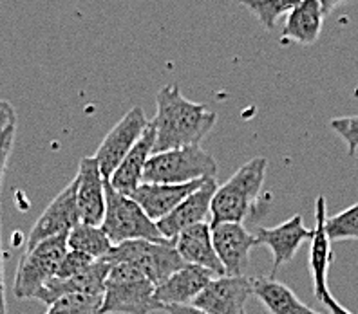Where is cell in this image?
<instances>
[{"label": "cell", "mask_w": 358, "mask_h": 314, "mask_svg": "<svg viewBox=\"0 0 358 314\" xmlns=\"http://www.w3.org/2000/svg\"><path fill=\"white\" fill-rule=\"evenodd\" d=\"M156 107V116L152 119L156 130L154 154L196 147L217 121L215 112L205 103L187 100L176 83L159 89Z\"/></svg>", "instance_id": "1"}, {"label": "cell", "mask_w": 358, "mask_h": 314, "mask_svg": "<svg viewBox=\"0 0 358 314\" xmlns=\"http://www.w3.org/2000/svg\"><path fill=\"white\" fill-rule=\"evenodd\" d=\"M266 157H254L241 166L227 183L217 186L210 208V226L243 223L254 211L266 177Z\"/></svg>", "instance_id": "2"}, {"label": "cell", "mask_w": 358, "mask_h": 314, "mask_svg": "<svg viewBox=\"0 0 358 314\" xmlns=\"http://www.w3.org/2000/svg\"><path fill=\"white\" fill-rule=\"evenodd\" d=\"M156 285L131 264H113L105 280L100 314H150L163 311Z\"/></svg>", "instance_id": "3"}, {"label": "cell", "mask_w": 358, "mask_h": 314, "mask_svg": "<svg viewBox=\"0 0 358 314\" xmlns=\"http://www.w3.org/2000/svg\"><path fill=\"white\" fill-rule=\"evenodd\" d=\"M101 230L107 233L114 246L129 240L169 242L159 233L157 224L145 215L141 206L132 197L116 192L107 179H105V215Z\"/></svg>", "instance_id": "4"}, {"label": "cell", "mask_w": 358, "mask_h": 314, "mask_svg": "<svg viewBox=\"0 0 358 314\" xmlns=\"http://www.w3.org/2000/svg\"><path fill=\"white\" fill-rule=\"evenodd\" d=\"M215 172H217V163L214 157L196 144V147L152 154L145 166L143 183L187 184L214 177Z\"/></svg>", "instance_id": "5"}, {"label": "cell", "mask_w": 358, "mask_h": 314, "mask_svg": "<svg viewBox=\"0 0 358 314\" xmlns=\"http://www.w3.org/2000/svg\"><path fill=\"white\" fill-rule=\"evenodd\" d=\"M67 235H58L24 251L15 276V297L18 300H29L57 276L58 266L67 255Z\"/></svg>", "instance_id": "6"}, {"label": "cell", "mask_w": 358, "mask_h": 314, "mask_svg": "<svg viewBox=\"0 0 358 314\" xmlns=\"http://www.w3.org/2000/svg\"><path fill=\"white\" fill-rule=\"evenodd\" d=\"M107 260L113 264L125 262L143 273L154 285L165 282L176 271L187 266L179 257L174 242H150V240H129L114 246Z\"/></svg>", "instance_id": "7"}, {"label": "cell", "mask_w": 358, "mask_h": 314, "mask_svg": "<svg viewBox=\"0 0 358 314\" xmlns=\"http://www.w3.org/2000/svg\"><path fill=\"white\" fill-rule=\"evenodd\" d=\"M149 127V119L141 107H132L122 119L105 135L98 147L94 159H96L103 179L109 181L114 170L118 168L123 157L132 150L138 140L143 135L145 128Z\"/></svg>", "instance_id": "8"}, {"label": "cell", "mask_w": 358, "mask_h": 314, "mask_svg": "<svg viewBox=\"0 0 358 314\" xmlns=\"http://www.w3.org/2000/svg\"><path fill=\"white\" fill-rule=\"evenodd\" d=\"M80 223L78 208H76V179L71 181L60 193H58L45 211L38 217L35 226L31 227L26 242V251L33 249L36 244L58 235H69V232Z\"/></svg>", "instance_id": "9"}, {"label": "cell", "mask_w": 358, "mask_h": 314, "mask_svg": "<svg viewBox=\"0 0 358 314\" xmlns=\"http://www.w3.org/2000/svg\"><path fill=\"white\" fill-rule=\"evenodd\" d=\"M252 294L254 285L248 276H215L197 294L192 306L208 314H243Z\"/></svg>", "instance_id": "10"}, {"label": "cell", "mask_w": 358, "mask_h": 314, "mask_svg": "<svg viewBox=\"0 0 358 314\" xmlns=\"http://www.w3.org/2000/svg\"><path fill=\"white\" fill-rule=\"evenodd\" d=\"M212 242L227 276H243L248 267L250 251L257 246L255 235L243 223H221L212 226Z\"/></svg>", "instance_id": "11"}, {"label": "cell", "mask_w": 358, "mask_h": 314, "mask_svg": "<svg viewBox=\"0 0 358 314\" xmlns=\"http://www.w3.org/2000/svg\"><path fill=\"white\" fill-rule=\"evenodd\" d=\"M313 230H308L304 226L301 215H293L288 220L280 223L275 227H259L255 233L257 246H266L271 249L273 255V267H271L270 278H275V273L295 258L299 248L306 240L311 242Z\"/></svg>", "instance_id": "12"}, {"label": "cell", "mask_w": 358, "mask_h": 314, "mask_svg": "<svg viewBox=\"0 0 358 314\" xmlns=\"http://www.w3.org/2000/svg\"><path fill=\"white\" fill-rule=\"evenodd\" d=\"M215 190H217V181L214 177H208L196 192L190 193L183 202H179L174 211H171L162 220H157L156 224L159 233L169 242L176 244V239L183 230L196 226L199 223H206L210 217V208H212Z\"/></svg>", "instance_id": "13"}, {"label": "cell", "mask_w": 358, "mask_h": 314, "mask_svg": "<svg viewBox=\"0 0 358 314\" xmlns=\"http://www.w3.org/2000/svg\"><path fill=\"white\" fill-rule=\"evenodd\" d=\"M75 179L80 223L101 226L105 215V179L94 157H83Z\"/></svg>", "instance_id": "14"}, {"label": "cell", "mask_w": 358, "mask_h": 314, "mask_svg": "<svg viewBox=\"0 0 358 314\" xmlns=\"http://www.w3.org/2000/svg\"><path fill=\"white\" fill-rule=\"evenodd\" d=\"M110 267H113V262L101 258V260L92 262L87 269L73 278L49 280L48 284L40 289L35 300H40L44 306L49 307L57 300L69 297V294H101L103 297L105 280H107Z\"/></svg>", "instance_id": "15"}, {"label": "cell", "mask_w": 358, "mask_h": 314, "mask_svg": "<svg viewBox=\"0 0 358 314\" xmlns=\"http://www.w3.org/2000/svg\"><path fill=\"white\" fill-rule=\"evenodd\" d=\"M326 197L319 195L315 201V230L310 248V273L313 278V291L317 300L322 304L333 297L328 287V271L333 260L331 240L326 233Z\"/></svg>", "instance_id": "16"}, {"label": "cell", "mask_w": 358, "mask_h": 314, "mask_svg": "<svg viewBox=\"0 0 358 314\" xmlns=\"http://www.w3.org/2000/svg\"><path fill=\"white\" fill-rule=\"evenodd\" d=\"M208 179V177H206ZM206 179L192 181V183L187 184H149L143 183L134 193H132V199H134L138 204L141 206V209L145 211V215L157 223L162 220L163 217L174 211L179 206V202H183L190 193H194L197 188L201 186Z\"/></svg>", "instance_id": "17"}, {"label": "cell", "mask_w": 358, "mask_h": 314, "mask_svg": "<svg viewBox=\"0 0 358 314\" xmlns=\"http://www.w3.org/2000/svg\"><path fill=\"white\" fill-rule=\"evenodd\" d=\"M176 249L185 264L203 267L215 276H224V267L212 242L210 223H199L183 230L176 239Z\"/></svg>", "instance_id": "18"}, {"label": "cell", "mask_w": 358, "mask_h": 314, "mask_svg": "<svg viewBox=\"0 0 358 314\" xmlns=\"http://www.w3.org/2000/svg\"><path fill=\"white\" fill-rule=\"evenodd\" d=\"M154 141H156V130H154L152 121H149V127L145 128L143 135L110 175L109 183L116 192L131 197L143 184L145 166L154 154Z\"/></svg>", "instance_id": "19"}, {"label": "cell", "mask_w": 358, "mask_h": 314, "mask_svg": "<svg viewBox=\"0 0 358 314\" xmlns=\"http://www.w3.org/2000/svg\"><path fill=\"white\" fill-rule=\"evenodd\" d=\"M215 278L214 273L203 269V267L187 264L174 275H171L165 282L156 285L154 297L165 309L166 306H181V304H192L196 297L208 285V282Z\"/></svg>", "instance_id": "20"}, {"label": "cell", "mask_w": 358, "mask_h": 314, "mask_svg": "<svg viewBox=\"0 0 358 314\" xmlns=\"http://www.w3.org/2000/svg\"><path fill=\"white\" fill-rule=\"evenodd\" d=\"M324 18L326 13L319 0H301V4L293 8L286 17L280 40L284 44L286 42L301 45L315 44L322 31Z\"/></svg>", "instance_id": "21"}, {"label": "cell", "mask_w": 358, "mask_h": 314, "mask_svg": "<svg viewBox=\"0 0 358 314\" xmlns=\"http://www.w3.org/2000/svg\"><path fill=\"white\" fill-rule=\"evenodd\" d=\"M254 297L261 300L270 314H320L302 304L299 297L288 285L280 284L279 280L270 276H257L252 278Z\"/></svg>", "instance_id": "22"}, {"label": "cell", "mask_w": 358, "mask_h": 314, "mask_svg": "<svg viewBox=\"0 0 358 314\" xmlns=\"http://www.w3.org/2000/svg\"><path fill=\"white\" fill-rule=\"evenodd\" d=\"M67 248L87 255L92 260H101L109 257L114 244L109 240L107 233L101 230V226L78 223L67 235Z\"/></svg>", "instance_id": "23"}, {"label": "cell", "mask_w": 358, "mask_h": 314, "mask_svg": "<svg viewBox=\"0 0 358 314\" xmlns=\"http://www.w3.org/2000/svg\"><path fill=\"white\" fill-rule=\"evenodd\" d=\"M237 2L245 6L250 13H254L268 31L277 26V20L282 15L289 13L293 8L301 4V0H237Z\"/></svg>", "instance_id": "24"}, {"label": "cell", "mask_w": 358, "mask_h": 314, "mask_svg": "<svg viewBox=\"0 0 358 314\" xmlns=\"http://www.w3.org/2000/svg\"><path fill=\"white\" fill-rule=\"evenodd\" d=\"M101 294H69L48 307L45 314H100Z\"/></svg>", "instance_id": "25"}, {"label": "cell", "mask_w": 358, "mask_h": 314, "mask_svg": "<svg viewBox=\"0 0 358 314\" xmlns=\"http://www.w3.org/2000/svg\"><path fill=\"white\" fill-rule=\"evenodd\" d=\"M329 240H358V201L338 215L326 218Z\"/></svg>", "instance_id": "26"}, {"label": "cell", "mask_w": 358, "mask_h": 314, "mask_svg": "<svg viewBox=\"0 0 358 314\" xmlns=\"http://www.w3.org/2000/svg\"><path fill=\"white\" fill-rule=\"evenodd\" d=\"M329 127L341 140L348 144V154L353 157L358 150V116H344V118H333Z\"/></svg>", "instance_id": "27"}, {"label": "cell", "mask_w": 358, "mask_h": 314, "mask_svg": "<svg viewBox=\"0 0 358 314\" xmlns=\"http://www.w3.org/2000/svg\"><path fill=\"white\" fill-rule=\"evenodd\" d=\"M92 262L94 260H92L91 257H87V255L69 249L66 257H64V260L60 262V266H58L57 276H55V278H60V280L73 278V276L80 275V273H83V271L87 269Z\"/></svg>", "instance_id": "28"}, {"label": "cell", "mask_w": 358, "mask_h": 314, "mask_svg": "<svg viewBox=\"0 0 358 314\" xmlns=\"http://www.w3.org/2000/svg\"><path fill=\"white\" fill-rule=\"evenodd\" d=\"M15 134H17V123L11 125L4 134L0 135V186H2V179H4L9 154H11V149H13Z\"/></svg>", "instance_id": "29"}, {"label": "cell", "mask_w": 358, "mask_h": 314, "mask_svg": "<svg viewBox=\"0 0 358 314\" xmlns=\"http://www.w3.org/2000/svg\"><path fill=\"white\" fill-rule=\"evenodd\" d=\"M17 123V112L9 101L0 100V135L4 134L11 125Z\"/></svg>", "instance_id": "30"}, {"label": "cell", "mask_w": 358, "mask_h": 314, "mask_svg": "<svg viewBox=\"0 0 358 314\" xmlns=\"http://www.w3.org/2000/svg\"><path fill=\"white\" fill-rule=\"evenodd\" d=\"M0 314H8V301H6V284H4V251H2V237H0Z\"/></svg>", "instance_id": "31"}, {"label": "cell", "mask_w": 358, "mask_h": 314, "mask_svg": "<svg viewBox=\"0 0 358 314\" xmlns=\"http://www.w3.org/2000/svg\"><path fill=\"white\" fill-rule=\"evenodd\" d=\"M166 314H208L205 313L199 307L192 306V304H181V306H166L165 309Z\"/></svg>", "instance_id": "32"}, {"label": "cell", "mask_w": 358, "mask_h": 314, "mask_svg": "<svg viewBox=\"0 0 358 314\" xmlns=\"http://www.w3.org/2000/svg\"><path fill=\"white\" fill-rule=\"evenodd\" d=\"M322 304H324V306H326V307H328L329 313H331V314H353L350 309H345V307L342 306L341 301L336 300L335 297H329L328 300H324Z\"/></svg>", "instance_id": "33"}, {"label": "cell", "mask_w": 358, "mask_h": 314, "mask_svg": "<svg viewBox=\"0 0 358 314\" xmlns=\"http://www.w3.org/2000/svg\"><path fill=\"white\" fill-rule=\"evenodd\" d=\"M320 4H322V9H324V13L329 15L335 9V6L342 4V2H345V0H319Z\"/></svg>", "instance_id": "34"}, {"label": "cell", "mask_w": 358, "mask_h": 314, "mask_svg": "<svg viewBox=\"0 0 358 314\" xmlns=\"http://www.w3.org/2000/svg\"><path fill=\"white\" fill-rule=\"evenodd\" d=\"M243 314H246V313H243Z\"/></svg>", "instance_id": "35"}]
</instances>
